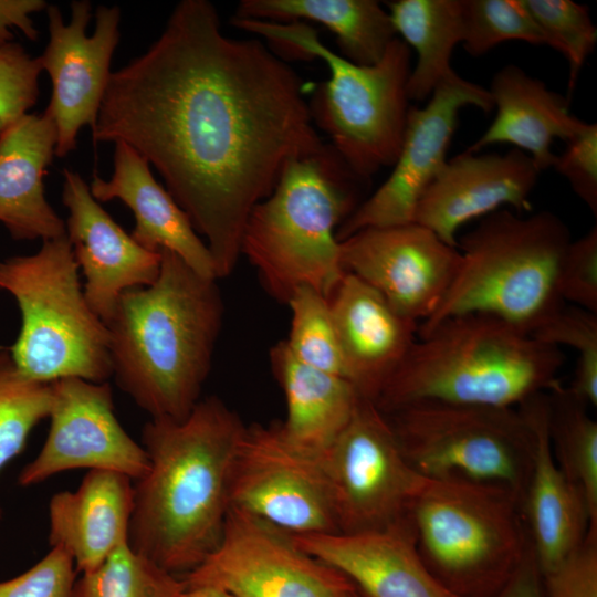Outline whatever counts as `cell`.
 <instances>
[{
  "label": "cell",
  "mask_w": 597,
  "mask_h": 597,
  "mask_svg": "<svg viewBox=\"0 0 597 597\" xmlns=\"http://www.w3.org/2000/svg\"><path fill=\"white\" fill-rule=\"evenodd\" d=\"M51 405V383L22 375L9 348H0V471L24 449L32 429L49 417Z\"/></svg>",
  "instance_id": "32"
},
{
  "label": "cell",
  "mask_w": 597,
  "mask_h": 597,
  "mask_svg": "<svg viewBox=\"0 0 597 597\" xmlns=\"http://www.w3.org/2000/svg\"><path fill=\"white\" fill-rule=\"evenodd\" d=\"M185 582L125 543L75 580L73 597H178Z\"/></svg>",
  "instance_id": "31"
},
{
  "label": "cell",
  "mask_w": 597,
  "mask_h": 597,
  "mask_svg": "<svg viewBox=\"0 0 597 597\" xmlns=\"http://www.w3.org/2000/svg\"><path fill=\"white\" fill-rule=\"evenodd\" d=\"M365 182L332 147L285 166L250 212L241 239V255L274 300L286 304L302 286L329 300L346 273L337 229L360 205Z\"/></svg>",
  "instance_id": "5"
},
{
  "label": "cell",
  "mask_w": 597,
  "mask_h": 597,
  "mask_svg": "<svg viewBox=\"0 0 597 597\" xmlns=\"http://www.w3.org/2000/svg\"><path fill=\"white\" fill-rule=\"evenodd\" d=\"M570 241L567 226L547 210L521 217L500 209L485 216L458 240L461 259L453 281L418 332L481 313L533 334L564 306L558 279Z\"/></svg>",
  "instance_id": "6"
},
{
  "label": "cell",
  "mask_w": 597,
  "mask_h": 597,
  "mask_svg": "<svg viewBox=\"0 0 597 597\" xmlns=\"http://www.w3.org/2000/svg\"><path fill=\"white\" fill-rule=\"evenodd\" d=\"M127 475L88 470L75 491L55 493L49 503V543L70 554L76 572L96 568L128 543L134 485Z\"/></svg>",
  "instance_id": "24"
},
{
  "label": "cell",
  "mask_w": 597,
  "mask_h": 597,
  "mask_svg": "<svg viewBox=\"0 0 597 597\" xmlns=\"http://www.w3.org/2000/svg\"><path fill=\"white\" fill-rule=\"evenodd\" d=\"M541 171L532 158L512 148L504 154L464 151L448 159L419 200L415 222L457 248L458 230L467 222L513 208L528 210Z\"/></svg>",
  "instance_id": "19"
},
{
  "label": "cell",
  "mask_w": 597,
  "mask_h": 597,
  "mask_svg": "<svg viewBox=\"0 0 597 597\" xmlns=\"http://www.w3.org/2000/svg\"><path fill=\"white\" fill-rule=\"evenodd\" d=\"M39 57L8 42L0 45V122L6 126L28 114L39 96Z\"/></svg>",
  "instance_id": "37"
},
{
  "label": "cell",
  "mask_w": 597,
  "mask_h": 597,
  "mask_svg": "<svg viewBox=\"0 0 597 597\" xmlns=\"http://www.w3.org/2000/svg\"><path fill=\"white\" fill-rule=\"evenodd\" d=\"M55 147L56 128L45 112L28 113L0 134V223L15 240L66 235L65 221L44 195L43 178Z\"/></svg>",
  "instance_id": "25"
},
{
  "label": "cell",
  "mask_w": 597,
  "mask_h": 597,
  "mask_svg": "<svg viewBox=\"0 0 597 597\" xmlns=\"http://www.w3.org/2000/svg\"><path fill=\"white\" fill-rule=\"evenodd\" d=\"M345 597H360V596L355 589H352L350 591L347 593Z\"/></svg>",
  "instance_id": "45"
},
{
  "label": "cell",
  "mask_w": 597,
  "mask_h": 597,
  "mask_svg": "<svg viewBox=\"0 0 597 597\" xmlns=\"http://www.w3.org/2000/svg\"><path fill=\"white\" fill-rule=\"evenodd\" d=\"M545 44L524 0H463L464 50L480 56L506 41Z\"/></svg>",
  "instance_id": "34"
},
{
  "label": "cell",
  "mask_w": 597,
  "mask_h": 597,
  "mask_svg": "<svg viewBox=\"0 0 597 597\" xmlns=\"http://www.w3.org/2000/svg\"><path fill=\"white\" fill-rule=\"evenodd\" d=\"M50 428L38 455L21 470L22 486L69 470H109L138 480L149 458L122 427L107 381L69 377L51 383Z\"/></svg>",
  "instance_id": "16"
},
{
  "label": "cell",
  "mask_w": 597,
  "mask_h": 597,
  "mask_svg": "<svg viewBox=\"0 0 597 597\" xmlns=\"http://www.w3.org/2000/svg\"><path fill=\"white\" fill-rule=\"evenodd\" d=\"M48 8L43 0H0V45L11 42V28H17L23 34L35 41L38 30L30 15Z\"/></svg>",
  "instance_id": "42"
},
{
  "label": "cell",
  "mask_w": 597,
  "mask_h": 597,
  "mask_svg": "<svg viewBox=\"0 0 597 597\" xmlns=\"http://www.w3.org/2000/svg\"><path fill=\"white\" fill-rule=\"evenodd\" d=\"M4 125L0 122V134L2 133Z\"/></svg>",
  "instance_id": "46"
},
{
  "label": "cell",
  "mask_w": 597,
  "mask_h": 597,
  "mask_svg": "<svg viewBox=\"0 0 597 597\" xmlns=\"http://www.w3.org/2000/svg\"><path fill=\"white\" fill-rule=\"evenodd\" d=\"M230 506L291 535L338 533L320 458L300 450L281 423L245 426L234 454Z\"/></svg>",
  "instance_id": "12"
},
{
  "label": "cell",
  "mask_w": 597,
  "mask_h": 597,
  "mask_svg": "<svg viewBox=\"0 0 597 597\" xmlns=\"http://www.w3.org/2000/svg\"><path fill=\"white\" fill-rule=\"evenodd\" d=\"M46 13L49 42L38 56L52 82V96L44 112L56 128L55 155L66 157L75 149L80 130L95 126L119 42L121 9L98 6L92 35L86 34L92 18L90 1H72L67 23L56 6L48 4Z\"/></svg>",
  "instance_id": "15"
},
{
  "label": "cell",
  "mask_w": 597,
  "mask_h": 597,
  "mask_svg": "<svg viewBox=\"0 0 597 597\" xmlns=\"http://www.w3.org/2000/svg\"><path fill=\"white\" fill-rule=\"evenodd\" d=\"M178 597H237L230 591L217 586L186 587Z\"/></svg>",
  "instance_id": "44"
},
{
  "label": "cell",
  "mask_w": 597,
  "mask_h": 597,
  "mask_svg": "<svg viewBox=\"0 0 597 597\" xmlns=\"http://www.w3.org/2000/svg\"><path fill=\"white\" fill-rule=\"evenodd\" d=\"M345 379L376 401L417 339L419 324L371 286L346 272L329 297Z\"/></svg>",
  "instance_id": "21"
},
{
  "label": "cell",
  "mask_w": 597,
  "mask_h": 597,
  "mask_svg": "<svg viewBox=\"0 0 597 597\" xmlns=\"http://www.w3.org/2000/svg\"><path fill=\"white\" fill-rule=\"evenodd\" d=\"M556 155L552 168L569 182L573 191L597 216V125L583 128Z\"/></svg>",
  "instance_id": "40"
},
{
  "label": "cell",
  "mask_w": 597,
  "mask_h": 597,
  "mask_svg": "<svg viewBox=\"0 0 597 597\" xmlns=\"http://www.w3.org/2000/svg\"><path fill=\"white\" fill-rule=\"evenodd\" d=\"M62 202L69 210L66 238L85 277V297L106 323L124 292L156 281L161 252L139 245L93 198L81 175L67 168Z\"/></svg>",
  "instance_id": "18"
},
{
  "label": "cell",
  "mask_w": 597,
  "mask_h": 597,
  "mask_svg": "<svg viewBox=\"0 0 597 597\" xmlns=\"http://www.w3.org/2000/svg\"><path fill=\"white\" fill-rule=\"evenodd\" d=\"M545 597H597V533L554 568L542 573Z\"/></svg>",
  "instance_id": "41"
},
{
  "label": "cell",
  "mask_w": 597,
  "mask_h": 597,
  "mask_svg": "<svg viewBox=\"0 0 597 597\" xmlns=\"http://www.w3.org/2000/svg\"><path fill=\"white\" fill-rule=\"evenodd\" d=\"M468 105L486 113L493 108L488 90L455 73L434 90L423 107L410 106L391 174L338 227V241L367 228L415 222L420 198L448 160L459 112Z\"/></svg>",
  "instance_id": "14"
},
{
  "label": "cell",
  "mask_w": 597,
  "mask_h": 597,
  "mask_svg": "<svg viewBox=\"0 0 597 597\" xmlns=\"http://www.w3.org/2000/svg\"><path fill=\"white\" fill-rule=\"evenodd\" d=\"M521 407L534 429L532 469L522 501L530 546L541 573L565 561L585 542L591 528L587 503L558 468L548 433L547 392Z\"/></svg>",
  "instance_id": "22"
},
{
  "label": "cell",
  "mask_w": 597,
  "mask_h": 597,
  "mask_svg": "<svg viewBox=\"0 0 597 597\" xmlns=\"http://www.w3.org/2000/svg\"><path fill=\"white\" fill-rule=\"evenodd\" d=\"M269 359L285 398L284 436L320 458L349 422L360 395L345 378L296 359L284 339L272 346Z\"/></svg>",
  "instance_id": "27"
},
{
  "label": "cell",
  "mask_w": 597,
  "mask_h": 597,
  "mask_svg": "<svg viewBox=\"0 0 597 597\" xmlns=\"http://www.w3.org/2000/svg\"><path fill=\"white\" fill-rule=\"evenodd\" d=\"M92 137L155 167L218 280L237 266L247 219L285 166L326 147L297 74L263 42L226 35L207 0L178 2L146 52L111 73Z\"/></svg>",
  "instance_id": "1"
},
{
  "label": "cell",
  "mask_w": 597,
  "mask_h": 597,
  "mask_svg": "<svg viewBox=\"0 0 597 597\" xmlns=\"http://www.w3.org/2000/svg\"><path fill=\"white\" fill-rule=\"evenodd\" d=\"M536 339L578 353L574 378L568 390L587 406H597V314L582 307L563 306L531 334Z\"/></svg>",
  "instance_id": "36"
},
{
  "label": "cell",
  "mask_w": 597,
  "mask_h": 597,
  "mask_svg": "<svg viewBox=\"0 0 597 597\" xmlns=\"http://www.w3.org/2000/svg\"><path fill=\"white\" fill-rule=\"evenodd\" d=\"M546 45L564 55L569 66L568 95L597 43L589 9L570 0H524Z\"/></svg>",
  "instance_id": "35"
},
{
  "label": "cell",
  "mask_w": 597,
  "mask_h": 597,
  "mask_svg": "<svg viewBox=\"0 0 597 597\" xmlns=\"http://www.w3.org/2000/svg\"><path fill=\"white\" fill-rule=\"evenodd\" d=\"M109 179L94 175L88 185L98 202L118 199L134 213L132 238L143 248L169 251L199 274L217 279L212 256L187 213L154 178L149 164L130 146L114 144Z\"/></svg>",
  "instance_id": "23"
},
{
  "label": "cell",
  "mask_w": 597,
  "mask_h": 597,
  "mask_svg": "<svg viewBox=\"0 0 597 597\" xmlns=\"http://www.w3.org/2000/svg\"><path fill=\"white\" fill-rule=\"evenodd\" d=\"M292 537L344 575L360 597H459L425 565L408 516L380 530Z\"/></svg>",
  "instance_id": "20"
},
{
  "label": "cell",
  "mask_w": 597,
  "mask_h": 597,
  "mask_svg": "<svg viewBox=\"0 0 597 597\" xmlns=\"http://www.w3.org/2000/svg\"><path fill=\"white\" fill-rule=\"evenodd\" d=\"M320 461L339 533L380 530L405 520L423 478L402 454L386 415L363 397Z\"/></svg>",
  "instance_id": "11"
},
{
  "label": "cell",
  "mask_w": 597,
  "mask_h": 597,
  "mask_svg": "<svg viewBox=\"0 0 597 597\" xmlns=\"http://www.w3.org/2000/svg\"><path fill=\"white\" fill-rule=\"evenodd\" d=\"M496 114L467 151L493 144H510L527 154L540 171L552 168L554 139H570L585 122L569 113V101L544 82L510 64L499 70L488 90Z\"/></svg>",
  "instance_id": "26"
},
{
  "label": "cell",
  "mask_w": 597,
  "mask_h": 597,
  "mask_svg": "<svg viewBox=\"0 0 597 597\" xmlns=\"http://www.w3.org/2000/svg\"><path fill=\"white\" fill-rule=\"evenodd\" d=\"M233 18L320 23L335 34L341 55L358 65L379 62L397 38L388 11L375 0H242Z\"/></svg>",
  "instance_id": "28"
},
{
  "label": "cell",
  "mask_w": 597,
  "mask_h": 597,
  "mask_svg": "<svg viewBox=\"0 0 597 597\" xmlns=\"http://www.w3.org/2000/svg\"><path fill=\"white\" fill-rule=\"evenodd\" d=\"M386 7L396 34L417 54L407 95L421 102L455 74L451 57L463 38V0H396Z\"/></svg>",
  "instance_id": "29"
},
{
  "label": "cell",
  "mask_w": 597,
  "mask_h": 597,
  "mask_svg": "<svg viewBox=\"0 0 597 597\" xmlns=\"http://www.w3.org/2000/svg\"><path fill=\"white\" fill-rule=\"evenodd\" d=\"M286 305L292 315L290 333L284 339L290 353L311 367L345 378L329 300L302 286Z\"/></svg>",
  "instance_id": "33"
},
{
  "label": "cell",
  "mask_w": 597,
  "mask_h": 597,
  "mask_svg": "<svg viewBox=\"0 0 597 597\" xmlns=\"http://www.w3.org/2000/svg\"><path fill=\"white\" fill-rule=\"evenodd\" d=\"M341 262L402 316L420 324L440 305L460 251L416 222L359 230L339 241Z\"/></svg>",
  "instance_id": "17"
},
{
  "label": "cell",
  "mask_w": 597,
  "mask_h": 597,
  "mask_svg": "<svg viewBox=\"0 0 597 597\" xmlns=\"http://www.w3.org/2000/svg\"><path fill=\"white\" fill-rule=\"evenodd\" d=\"M385 415L402 454L420 475L495 484L523 501L535 437L521 407L422 401Z\"/></svg>",
  "instance_id": "10"
},
{
  "label": "cell",
  "mask_w": 597,
  "mask_h": 597,
  "mask_svg": "<svg viewBox=\"0 0 597 597\" xmlns=\"http://www.w3.org/2000/svg\"><path fill=\"white\" fill-rule=\"evenodd\" d=\"M408 517L431 574L459 597H492L530 549L522 500L490 483L422 478Z\"/></svg>",
  "instance_id": "8"
},
{
  "label": "cell",
  "mask_w": 597,
  "mask_h": 597,
  "mask_svg": "<svg viewBox=\"0 0 597 597\" xmlns=\"http://www.w3.org/2000/svg\"><path fill=\"white\" fill-rule=\"evenodd\" d=\"M492 597H545L542 573L530 549L504 586Z\"/></svg>",
  "instance_id": "43"
},
{
  "label": "cell",
  "mask_w": 597,
  "mask_h": 597,
  "mask_svg": "<svg viewBox=\"0 0 597 597\" xmlns=\"http://www.w3.org/2000/svg\"><path fill=\"white\" fill-rule=\"evenodd\" d=\"M231 23L282 46L287 54L326 63L329 78L314 93L310 114L353 174L368 181L394 165L410 108L411 49L400 38L376 64L358 65L327 48L307 23L237 18Z\"/></svg>",
  "instance_id": "7"
},
{
  "label": "cell",
  "mask_w": 597,
  "mask_h": 597,
  "mask_svg": "<svg viewBox=\"0 0 597 597\" xmlns=\"http://www.w3.org/2000/svg\"><path fill=\"white\" fill-rule=\"evenodd\" d=\"M559 293L563 301L597 314V227L570 241L562 259Z\"/></svg>",
  "instance_id": "38"
},
{
  "label": "cell",
  "mask_w": 597,
  "mask_h": 597,
  "mask_svg": "<svg viewBox=\"0 0 597 597\" xmlns=\"http://www.w3.org/2000/svg\"><path fill=\"white\" fill-rule=\"evenodd\" d=\"M182 580L186 587L217 586L237 597H345L355 589L291 534L234 506L218 546Z\"/></svg>",
  "instance_id": "13"
},
{
  "label": "cell",
  "mask_w": 597,
  "mask_h": 597,
  "mask_svg": "<svg viewBox=\"0 0 597 597\" xmlns=\"http://www.w3.org/2000/svg\"><path fill=\"white\" fill-rule=\"evenodd\" d=\"M564 362L561 348L495 316L461 314L417 333L375 404L384 413L422 401L516 408L549 391Z\"/></svg>",
  "instance_id": "4"
},
{
  "label": "cell",
  "mask_w": 597,
  "mask_h": 597,
  "mask_svg": "<svg viewBox=\"0 0 597 597\" xmlns=\"http://www.w3.org/2000/svg\"><path fill=\"white\" fill-rule=\"evenodd\" d=\"M76 568L60 547L50 552L19 576L0 582V597H73Z\"/></svg>",
  "instance_id": "39"
},
{
  "label": "cell",
  "mask_w": 597,
  "mask_h": 597,
  "mask_svg": "<svg viewBox=\"0 0 597 597\" xmlns=\"http://www.w3.org/2000/svg\"><path fill=\"white\" fill-rule=\"evenodd\" d=\"M548 433L555 461L584 496L597 532V422L588 406L558 381L547 391Z\"/></svg>",
  "instance_id": "30"
},
{
  "label": "cell",
  "mask_w": 597,
  "mask_h": 597,
  "mask_svg": "<svg viewBox=\"0 0 597 597\" xmlns=\"http://www.w3.org/2000/svg\"><path fill=\"white\" fill-rule=\"evenodd\" d=\"M78 271L66 235L43 241L33 254L0 260V290L14 297L21 315L9 350L30 379L112 377L108 329L88 304Z\"/></svg>",
  "instance_id": "9"
},
{
  "label": "cell",
  "mask_w": 597,
  "mask_h": 597,
  "mask_svg": "<svg viewBox=\"0 0 597 597\" xmlns=\"http://www.w3.org/2000/svg\"><path fill=\"white\" fill-rule=\"evenodd\" d=\"M217 281L161 251L156 281L124 292L105 323L112 376L151 418L181 421L200 400L223 321Z\"/></svg>",
  "instance_id": "3"
},
{
  "label": "cell",
  "mask_w": 597,
  "mask_h": 597,
  "mask_svg": "<svg viewBox=\"0 0 597 597\" xmlns=\"http://www.w3.org/2000/svg\"><path fill=\"white\" fill-rule=\"evenodd\" d=\"M245 425L216 396L181 421L150 418L142 431L149 469L134 485L128 544L167 572L188 574L218 546L231 469Z\"/></svg>",
  "instance_id": "2"
}]
</instances>
